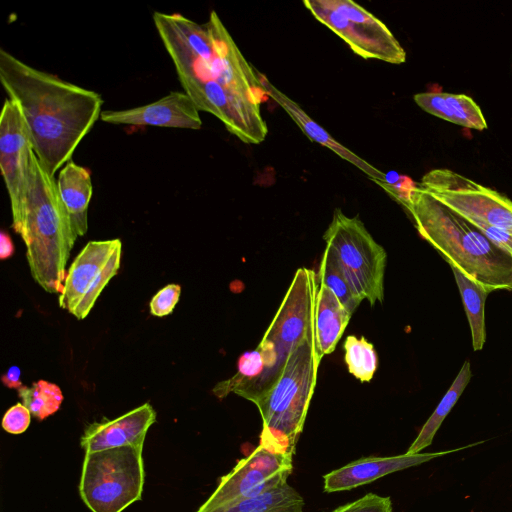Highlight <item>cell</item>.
I'll return each instance as SVG.
<instances>
[{
	"label": "cell",
	"mask_w": 512,
	"mask_h": 512,
	"mask_svg": "<svg viewBox=\"0 0 512 512\" xmlns=\"http://www.w3.org/2000/svg\"><path fill=\"white\" fill-rule=\"evenodd\" d=\"M153 22L184 92L246 144L268 134L261 113L267 94L261 73L247 61L217 12L199 24L179 13L155 11Z\"/></svg>",
	"instance_id": "1"
},
{
	"label": "cell",
	"mask_w": 512,
	"mask_h": 512,
	"mask_svg": "<svg viewBox=\"0 0 512 512\" xmlns=\"http://www.w3.org/2000/svg\"><path fill=\"white\" fill-rule=\"evenodd\" d=\"M0 82L22 113L36 157L55 177L101 116V95L38 70L3 48Z\"/></svg>",
	"instance_id": "2"
},
{
	"label": "cell",
	"mask_w": 512,
	"mask_h": 512,
	"mask_svg": "<svg viewBox=\"0 0 512 512\" xmlns=\"http://www.w3.org/2000/svg\"><path fill=\"white\" fill-rule=\"evenodd\" d=\"M423 239L490 293L512 291V255L470 222L423 191L417 183L401 203Z\"/></svg>",
	"instance_id": "3"
},
{
	"label": "cell",
	"mask_w": 512,
	"mask_h": 512,
	"mask_svg": "<svg viewBox=\"0 0 512 512\" xmlns=\"http://www.w3.org/2000/svg\"><path fill=\"white\" fill-rule=\"evenodd\" d=\"M12 228L25 246L33 279L48 293H61L66 264L78 237L60 199L55 177L35 153L23 208L12 218Z\"/></svg>",
	"instance_id": "4"
},
{
	"label": "cell",
	"mask_w": 512,
	"mask_h": 512,
	"mask_svg": "<svg viewBox=\"0 0 512 512\" xmlns=\"http://www.w3.org/2000/svg\"><path fill=\"white\" fill-rule=\"evenodd\" d=\"M321 359L314 330L288 355L277 377L252 398L262 417L259 445L263 448L294 455Z\"/></svg>",
	"instance_id": "5"
},
{
	"label": "cell",
	"mask_w": 512,
	"mask_h": 512,
	"mask_svg": "<svg viewBox=\"0 0 512 512\" xmlns=\"http://www.w3.org/2000/svg\"><path fill=\"white\" fill-rule=\"evenodd\" d=\"M317 290L314 270L298 268L257 347L264 371L250 385L237 391V395L251 401L277 377L292 350L315 330Z\"/></svg>",
	"instance_id": "6"
},
{
	"label": "cell",
	"mask_w": 512,
	"mask_h": 512,
	"mask_svg": "<svg viewBox=\"0 0 512 512\" xmlns=\"http://www.w3.org/2000/svg\"><path fill=\"white\" fill-rule=\"evenodd\" d=\"M143 447L85 453L79 494L92 512H122L141 500L145 482Z\"/></svg>",
	"instance_id": "7"
},
{
	"label": "cell",
	"mask_w": 512,
	"mask_h": 512,
	"mask_svg": "<svg viewBox=\"0 0 512 512\" xmlns=\"http://www.w3.org/2000/svg\"><path fill=\"white\" fill-rule=\"evenodd\" d=\"M323 239L361 298L371 306L383 302L387 254L359 217L335 209Z\"/></svg>",
	"instance_id": "8"
},
{
	"label": "cell",
	"mask_w": 512,
	"mask_h": 512,
	"mask_svg": "<svg viewBox=\"0 0 512 512\" xmlns=\"http://www.w3.org/2000/svg\"><path fill=\"white\" fill-rule=\"evenodd\" d=\"M303 5L358 56L390 64L406 61V52L390 29L356 2L305 0Z\"/></svg>",
	"instance_id": "9"
},
{
	"label": "cell",
	"mask_w": 512,
	"mask_h": 512,
	"mask_svg": "<svg viewBox=\"0 0 512 512\" xmlns=\"http://www.w3.org/2000/svg\"><path fill=\"white\" fill-rule=\"evenodd\" d=\"M418 186L470 222L512 235V200L449 169L426 173Z\"/></svg>",
	"instance_id": "10"
},
{
	"label": "cell",
	"mask_w": 512,
	"mask_h": 512,
	"mask_svg": "<svg viewBox=\"0 0 512 512\" xmlns=\"http://www.w3.org/2000/svg\"><path fill=\"white\" fill-rule=\"evenodd\" d=\"M121 240L89 241L69 267L61 293L59 306L76 319L88 316L108 282L120 268Z\"/></svg>",
	"instance_id": "11"
},
{
	"label": "cell",
	"mask_w": 512,
	"mask_h": 512,
	"mask_svg": "<svg viewBox=\"0 0 512 512\" xmlns=\"http://www.w3.org/2000/svg\"><path fill=\"white\" fill-rule=\"evenodd\" d=\"M292 462L293 456L276 454L258 445L219 479L214 492L196 512H213L286 483L293 470Z\"/></svg>",
	"instance_id": "12"
},
{
	"label": "cell",
	"mask_w": 512,
	"mask_h": 512,
	"mask_svg": "<svg viewBox=\"0 0 512 512\" xmlns=\"http://www.w3.org/2000/svg\"><path fill=\"white\" fill-rule=\"evenodd\" d=\"M34 156L27 124L18 105L6 98L0 116V169L10 198L12 218L21 212Z\"/></svg>",
	"instance_id": "13"
},
{
	"label": "cell",
	"mask_w": 512,
	"mask_h": 512,
	"mask_svg": "<svg viewBox=\"0 0 512 512\" xmlns=\"http://www.w3.org/2000/svg\"><path fill=\"white\" fill-rule=\"evenodd\" d=\"M199 109L185 93L172 91L164 97L125 110H104L101 120L114 125L155 126L198 130L202 126Z\"/></svg>",
	"instance_id": "14"
},
{
	"label": "cell",
	"mask_w": 512,
	"mask_h": 512,
	"mask_svg": "<svg viewBox=\"0 0 512 512\" xmlns=\"http://www.w3.org/2000/svg\"><path fill=\"white\" fill-rule=\"evenodd\" d=\"M155 421L154 408L144 403L117 418H103L88 424L80 445L85 453L124 446L143 447L147 431Z\"/></svg>",
	"instance_id": "15"
},
{
	"label": "cell",
	"mask_w": 512,
	"mask_h": 512,
	"mask_svg": "<svg viewBox=\"0 0 512 512\" xmlns=\"http://www.w3.org/2000/svg\"><path fill=\"white\" fill-rule=\"evenodd\" d=\"M461 449L463 448L435 453L360 458L324 475V491L330 493L351 490L393 472L420 465Z\"/></svg>",
	"instance_id": "16"
},
{
	"label": "cell",
	"mask_w": 512,
	"mask_h": 512,
	"mask_svg": "<svg viewBox=\"0 0 512 512\" xmlns=\"http://www.w3.org/2000/svg\"><path fill=\"white\" fill-rule=\"evenodd\" d=\"M261 82L269 98L275 101L303 133L312 141L332 150L339 157L351 163L380 187L388 182L386 174L358 156L356 153L339 143L322 126L313 120L294 100L276 88L265 75L261 74Z\"/></svg>",
	"instance_id": "17"
},
{
	"label": "cell",
	"mask_w": 512,
	"mask_h": 512,
	"mask_svg": "<svg viewBox=\"0 0 512 512\" xmlns=\"http://www.w3.org/2000/svg\"><path fill=\"white\" fill-rule=\"evenodd\" d=\"M60 199L77 236L88 230V208L93 186L90 171L73 160L67 162L56 179Z\"/></svg>",
	"instance_id": "18"
},
{
	"label": "cell",
	"mask_w": 512,
	"mask_h": 512,
	"mask_svg": "<svg viewBox=\"0 0 512 512\" xmlns=\"http://www.w3.org/2000/svg\"><path fill=\"white\" fill-rule=\"evenodd\" d=\"M413 99L422 110L445 121L480 131L487 128L480 107L467 95L423 92Z\"/></svg>",
	"instance_id": "19"
},
{
	"label": "cell",
	"mask_w": 512,
	"mask_h": 512,
	"mask_svg": "<svg viewBox=\"0 0 512 512\" xmlns=\"http://www.w3.org/2000/svg\"><path fill=\"white\" fill-rule=\"evenodd\" d=\"M351 316L335 294L326 285L318 282L315 332L321 357L335 350Z\"/></svg>",
	"instance_id": "20"
},
{
	"label": "cell",
	"mask_w": 512,
	"mask_h": 512,
	"mask_svg": "<svg viewBox=\"0 0 512 512\" xmlns=\"http://www.w3.org/2000/svg\"><path fill=\"white\" fill-rule=\"evenodd\" d=\"M458 286L469 322L474 351L483 348L486 341L485 301L490 294L483 286L467 277L456 266L448 263Z\"/></svg>",
	"instance_id": "21"
},
{
	"label": "cell",
	"mask_w": 512,
	"mask_h": 512,
	"mask_svg": "<svg viewBox=\"0 0 512 512\" xmlns=\"http://www.w3.org/2000/svg\"><path fill=\"white\" fill-rule=\"evenodd\" d=\"M302 496L287 482L255 497L242 499L213 512H303Z\"/></svg>",
	"instance_id": "22"
},
{
	"label": "cell",
	"mask_w": 512,
	"mask_h": 512,
	"mask_svg": "<svg viewBox=\"0 0 512 512\" xmlns=\"http://www.w3.org/2000/svg\"><path fill=\"white\" fill-rule=\"evenodd\" d=\"M472 377L469 361H465L452 385L443 396L442 400L421 428L418 436L407 450V454L420 453L421 450L428 447L441 426L445 417L449 414L459 397L464 392Z\"/></svg>",
	"instance_id": "23"
},
{
	"label": "cell",
	"mask_w": 512,
	"mask_h": 512,
	"mask_svg": "<svg viewBox=\"0 0 512 512\" xmlns=\"http://www.w3.org/2000/svg\"><path fill=\"white\" fill-rule=\"evenodd\" d=\"M317 278L319 283L326 285L335 294L350 314L354 313L363 300L328 247L322 254Z\"/></svg>",
	"instance_id": "24"
},
{
	"label": "cell",
	"mask_w": 512,
	"mask_h": 512,
	"mask_svg": "<svg viewBox=\"0 0 512 512\" xmlns=\"http://www.w3.org/2000/svg\"><path fill=\"white\" fill-rule=\"evenodd\" d=\"M17 391L22 403L40 421L56 413L63 401L59 386L45 380H38L30 387L22 386Z\"/></svg>",
	"instance_id": "25"
},
{
	"label": "cell",
	"mask_w": 512,
	"mask_h": 512,
	"mask_svg": "<svg viewBox=\"0 0 512 512\" xmlns=\"http://www.w3.org/2000/svg\"><path fill=\"white\" fill-rule=\"evenodd\" d=\"M344 360L349 373L360 382H369L377 369L378 358L374 346L364 337L349 335L343 345Z\"/></svg>",
	"instance_id": "26"
},
{
	"label": "cell",
	"mask_w": 512,
	"mask_h": 512,
	"mask_svg": "<svg viewBox=\"0 0 512 512\" xmlns=\"http://www.w3.org/2000/svg\"><path fill=\"white\" fill-rule=\"evenodd\" d=\"M331 512H392L390 497L368 493L365 496L341 505Z\"/></svg>",
	"instance_id": "27"
},
{
	"label": "cell",
	"mask_w": 512,
	"mask_h": 512,
	"mask_svg": "<svg viewBox=\"0 0 512 512\" xmlns=\"http://www.w3.org/2000/svg\"><path fill=\"white\" fill-rule=\"evenodd\" d=\"M180 294V285H166L160 289L150 300V313L156 317H164L171 314L179 301Z\"/></svg>",
	"instance_id": "28"
},
{
	"label": "cell",
	"mask_w": 512,
	"mask_h": 512,
	"mask_svg": "<svg viewBox=\"0 0 512 512\" xmlns=\"http://www.w3.org/2000/svg\"><path fill=\"white\" fill-rule=\"evenodd\" d=\"M31 422V412L23 403H16L4 414L3 429L10 434H21L27 430Z\"/></svg>",
	"instance_id": "29"
},
{
	"label": "cell",
	"mask_w": 512,
	"mask_h": 512,
	"mask_svg": "<svg viewBox=\"0 0 512 512\" xmlns=\"http://www.w3.org/2000/svg\"><path fill=\"white\" fill-rule=\"evenodd\" d=\"M21 370L17 366H11L2 376L1 381L7 388L20 389L23 384L20 380Z\"/></svg>",
	"instance_id": "30"
},
{
	"label": "cell",
	"mask_w": 512,
	"mask_h": 512,
	"mask_svg": "<svg viewBox=\"0 0 512 512\" xmlns=\"http://www.w3.org/2000/svg\"><path fill=\"white\" fill-rule=\"evenodd\" d=\"M15 248L11 237L5 231L0 233V259L5 260L14 254Z\"/></svg>",
	"instance_id": "31"
}]
</instances>
